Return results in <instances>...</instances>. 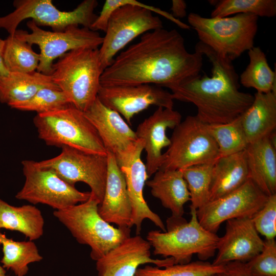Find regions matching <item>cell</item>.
<instances>
[{"mask_svg":"<svg viewBox=\"0 0 276 276\" xmlns=\"http://www.w3.org/2000/svg\"><path fill=\"white\" fill-rule=\"evenodd\" d=\"M245 265L252 276H276V241L264 240L261 251Z\"/></svg>","mask_w":276,"mask_h":276,"instance_id":"obj_36","label":"cell"},{"mask_svg":"<svg viewBox=\"0 0 276 276\" xmlns=\"http://www.w3.org/2000/svg\"><path fill=\"white\" fill-rule=\"evenodd\" d=\"M99 204L90 194L85 202L53 212L79 243L90 247V257L96 261L130 236V228L114 227L100 216Z\"/></svg>","mask_w":276,"mask_h":276,"instance_id":"obj_5","label":"cell"},{"mask_svg":"<svg viewBox=\"0 0 276 276\" xmlns=\"http://www.w3.org/2000/svg\"><path fill=\"white\" fill-rule=\"evenodd\" d=\"M181 121V116L178 111L159 107L138 125L135 132L137 138L144 143L145 166L148 177L160 168L164 160L162 150L170 144L167 130L173 129Z\"/></svg>","mask_w":276,"mask_h":276,"instance_id":"obj_19","label":"cell"},{"mask_svg":"<svg viewBox=\"0 0 276 276\" xmlns=\"http://www.w3.org/2000/svg\"><path fill=\"white\" fill-rule=\"evenodd\" d=\"M214 164L191 166L182 170L190 196V208L197 210L210 201Z\"/></svg>","mask_w":276,"mask_h":276,"instance_id":"obj_32","label":"cell"},{"mask_svg":"<svg viewBox=\"0 0 276 276\" xmlns=\"http://www.w3.org/2000/svg\"><path fill=\"white\" fill-rule=\"evenodd\" d=\"M187 4L182 0H173L171 10L172 16L175 18H182L187 15Z\"/></svg>","mask_w":276,"mask_h":276,"instance_id":"obj_39","label":"cell"},{"mask_svg":"<svg viewBox=\"0 0 276 276\" xmlns=\"http://www.w3.org/2000/svg\"><path fill=\"white\" fill-rule=\"evenodd\" d=\"M84 113L120 168L142 153L144 141L137 138L135 132L118 112L105 106L98 98Z\"/></svg>","mask_w":276,"mask_h":276,"instance_id":"obj_14","label":"cell"},{"mask_svg":"<svg viewBox=\"0 0 276 276\" xmlns=\"http://www.w3.org/2000/svg\"><path fill=\"white\" fill-rule=\"evenodd\" d=\"M97 5L96 0H84L73 10L65 11L57 9L51 0H15L14 10L0 17V28L13 35L22 21L31 18L38 26L50 27L55 31L74 25L90 29L97 17L94 12Z\"/></svg>","mask_w":276,"mask_h":276,"instance_id":"obj_10","label":"cell"},{"mask_svg":"<svg viewBox=\"0 0 276 276\" xmlns=\"http://www.w3.org/2000/svg\"><path fill=\"white\" fill-rule=\"evenodd\" d=\"M32 45L14 35L4 39L3 59L9 73H29L36 71L39 63V54Z\"/></svg>","mask_w":276,"mask_h":276,"instance_id":"obj_30","label":"cell"},{"mask_svg":"<svg viewBox=\"0 0 276 276\" xmlns=\"http://www.w3.org/2000/svg\"><path fill=\"white\" fill-rule=\"evenodd\" d=\"M33 123L38 137L48 146H68L87 153L107 154L95 127L84 112L72 105L60 110L37 113Z\"/></svg>","mask_w":276,"mask_h":276,"instance_id":"obj_6","label":"cell"},{"mask_svg":"<svg viewBox=\"0 0 276 276\" xmlns=\"http://www.w3.org/2000/svg\"><path fill=\"white\" fill-rule=\"evenodd\" d=\"M249 63L240 76L244 87L255 88L257 92L276 91V74L269 66L266 56L259 47L248 51Z\"/></svg>","mask_w":276,"mask_h":276,"instance_id":"obj_29","label":"cell"},{"mask_svg":"<svg viewBox=\"0 0 276 276\" xmlns=\"http://www.w3.org/2000/svg\"><path fill=\"white\" fill-rule=\"evenodd\" d=\"M211 276H218L217 275H211Z\"/></svg>","mask_w":276,"mask_h":276,"instance_id":"obj_42","label":"cell"},{"mask_svg":"<svg viewBox=\"0 0 276 276\" xmlns=\"http://www.w3.org/2000/svg\"><path fill=\"white\" fill-rule=\"evenodd\" d=\"M251 105L240 116L247 141L251 143L275 131L276 91L257 92Z\"/></svg>","mask_w":276,"mask_h":276,"instance_id":"obj_24","label":"cell"},{"mask_svg":"<svg viewBox=\"0 0 276 276\" xmlns=\"http://www.w3.org/2000/svg\"><path fill=\"white\" fill-rule=\"evenodd\" d=\"M238 14H251L259 17L276 15L275 0H221L216 2L211 17H224Z\"/></svg>","mask_w":276,"mask_h":276,"instance_id":"obj_34","label":"cell"},{"mask_svg":"<svg viewBox=\"0 0 276 276\" xmlns=\"http://www.w3.org/2000/svg\"><path fill=\"white\" fill-rule=\"evenodd\" d=\"M159 14L182 29L189 27L172 15L154 6L135 0H106L101 11L90 29L105 32L99 49L102 66L104 70L115 56L135 38L145 33L163 28Z\"/></svg>","mask_w":276,"mask_h":276,"instance_id":"obj_3","label":"cell"},{"mask_svg":"<svg viewBox=\"0 0 276 276\" xmlns=\"http://www.w3.org/2000/svg\"><path fill=\"white\" fill-rule=\"evenodd\" d=\"M146 183L152 195L172 213L170 218H183L184 205L190 200L187 184L181 170H158Z\"/></svg>","mask_w":276,"mask_h":276,"instance_id":"obj_23","label":"cell"},{"mask_svg":"<svg viewBox=\"0 0 276 276\" xmlns=\"http://www.w3.org/2000/svg\"><path fill=\"white\" fill-rule=\"evenodd\" d=\"M251 220L259 234L266 239L276 236V194L268 196L264 205L252 216Z\"/></svg>","mask_w":276,"mask_h":276,"instance_id":"obj_37","label":"cell"},{"mask_svg":"<svg viewBox=\"0 0 276 276\" xmlns=\"http://www.w3.org/2000/svg\"><path fill=\"white\" fill-rule=\"evenodd\" d=\"M240 116L227 123L208 124V130L218 146L219 157L242 151L248 145Z\"/></svg>","mask_w":276,"mask_h":276,"instance_id":"obj_31","label":"cell"},{"mask_svg":"<svg viewBox=\"0 0 276 276\" xmlns=\"http://www.w3.org/2000/svg\"><path fill=\"white\" fill-rule=\"evenodd\" d=\"M0 245L3 252L1 261L2 266L11 270L16 276H25L28 272L29 264L40 262L43 259L33 241H16L0 232Z\"/></svg>","mask_w":276,"mask_h":276,"instance_id":"obj_28","label":"cell"},{"mask_svg":"<svg viewBox=\"0 0 276 276\" xmlns=\"http://www.w3.org/2000/svg\"><path fill=\"white\" fill-rule=\"evenodd\" d=\"M57 156L40 162L37 165L54 171L62 180L75 186L82 182L90 188L91 195L101 203L104 195L108 158L107 155L87 153L68 147H61Z\"/></svg>","mask_w":276,"mask_h":276,"instance_id":"obj_13","label":"cell"},{"mask_svg":"<svg viewBox=\"0 0 276 276\" xmlns=\"http://www.w3.org/2000/svg\"><path fill=\"white\" fill-rule=\"evenodd\" d=\"M44 225L41 212L34 205L15 206L0 198V230L18 231L34 241L42 236Z\"/></svg>","mask_w":276,"mask_h":276,"instance_id":"obj_27","label":"cell"},{"mask_svg":"<svg viewBox=\"0 0 276 276\" xmlns=\"http://www.w3.org/2000/svg\"><path fill=\"white\" fill-rule=\"evenodd\" d=\"M103 71L99 49L81 48L58 58L49 75L71 105L85 112L97 98Z\"/></svg>","mask_w":276,"mask_h":276,"instance_id":"obj_4","label":"cell"},{"mask_svg":"<svg viewBox=\"0 0 276 276\" xmlns=\"http://www.w3.org/2000/svg\"><path fill=\"white\" fill-rule=\"evenodd\" d=\"M107 158L105 193L98 206L99 214L110 224L131 228L132 208L124 174L112 153L107 152Z\"/></svg>","mask_w":276,"mask_h":276,"instance_id":"obj_20","label":"cell"},{"mask_svg":"<svg viewBox=\"0 0 276 276\" xmlns=\"http://www.w3.org/2000/svg\"><path fill=\"white\" fill-rule=\"evenodd\" d=\"M268 196L249 178L237 189L210 200L196 210L200 224L216 234L221 224L237 218H250L264 205Z\"/></svg>","mask_w":276,"mask_h":276,"instance_id":"obj_15","label":"cell"},{"mask_svg":"<svg viewBox=\"0 0 276 276\" xmlns=\"http://www.w3.org/2000/svg\"><path fill=\"white\" fill-rule=\"evenodd\" d=\"M258 18L251 14L208 18L190 13L188 21L200 42L233 61L254 47Z\"/></svg>","mask_w":276,"mask_h":276,"instance_id":"obj_7","label":"cell"},{"mask_svg":"<svg viewBox=\"0 0 276 276\" xmlns=\"http://www.w3.org/2000/svg\"><path fill=\"white\" fill-rule=\"evenodd\" d=\"M70 105L67 98L58 86H50L40 89L30 99L14 109L35 111L37 114L60 110Z\"/></svg>","mask_w":276,"mask_h":276,"instance_id":"obj_35","label":"cell"},{"mask_svg":"<svg viewBox=\"0 0 276 276\" xmlns=\"http://www.w3.org/2000/svg\"><path fill=\"white\" fill-rule=\"evenodd\" d=\"M21 164L25 181L15 195L18 200L61 210L85 202L90 196V192L79 191L52 169L39 167L36 161L25 160Z\"/></svg>","mask_w":276,"mask_h":276,"instance_id":"obj_12","label":"cell"},{"mask_svg":"<svg viewBox=\"0 0 276 276\" xmlns=\"http://www.w3.org/2000/svg\"><path fill=\"white\" fill-rule=\"evenodd\" d=\"M195 49L211 63V76L199 74L167 88L174 100L194 104L197 109L196 116L205 124L233 121L251 105L254 95L239 90V77L229 58L200 41Z\"/></svg>","mask_w":276,"mask_h":276,"instance_id":"obj_2","label":"cell"},{"mask_svg":"<svg viewBox=\"0 0 276 276\" xmlns=\"http://www.w3.org/2000/svg\"><path fill=\"white\" fill-rule=\"evenodd\" d=\"M203 55L190 53L176 29L163 28L143 34L140 40L121 52L103 71L101 86L176 84L199 74Z\"/></svg>","mask_w":276,"mask_h":276,"instance_id":"obj_1","label":"cell"},{"mask_svg":"<svg viewBox=\"0 0 276 276\" xmlns=\"http://www.w3.org/2000/svg\"><path fill=\"white\" fill-rule=\"evenodd\" d=\"M248 179L245 150L219 157L213 166L210 201L237 189Z\"/></svg>","mask_w":276,"mask_h":276,"instance_id":"obj_25","label":"cell"},{"mask_svg":"<svg viewBox=\"0 0 276 276\" xmlns=\"http://www.w3.org/2000/svg\"><path fill=\"white\" fill-rule=\"evenodd\" d=\"M57 86L50 75L35 71L32 73H9L0 78V102L14 108L25 102L40 89Z\"/></svg>","mask_w":276,"mask_h":276,"instance_id":"obj_26","label":"cell"},{"mask_svg":"<svg viewBox=\"0 0 276 276\" xmlns=\"http://www.w3.org/2000/svg\"><path fill=\"white\" fill-rule=\"evenodd\" d=\"M0 276H9L6 274V271L5 270V268H3V266H2L0 265Z\"/></svg>","mask_w":276,"mask_h":276,"instance_id":"obj_41","label":"cell"},{"mask_svg":"<svg viewBox=\"0 0 276 276\" xmlns=\"http://www.w3.org/2000/svg\"><path fill=\"white\" fill-rule=\"evenodd\" d=\"M224 266V270L218 276H252L244 262H230Z\"/></svg>","mask_w":276,"mask_h":276,"instance_id":"obj_38","label":"cell"},{"mask_svg":"<svg viewBox=\"0 0 276 276\" xmlns=\"http://www.w3.org/2000/svg\"><path fill=\"white\" fill-rule=\"evenodd\" d=\"M31 31L17 30L14 35L31 44H36L40 50L38 72L49 75L54 61L69 51L81 49H98L103 37L97 31L86 27L71 26L59 31L42 29L33 20L27 23Z\"/></svg>","mask_w":276,"mask_h":276,"instance_id":"obj_11","label":"cell"},{"mask_svg":"<svg viewBox=\"0 0 276 276\" xmlns=\"http://www.w3.org/2000/svg\"><path fill=\"white\" fill-rule=\"evenodd\" d=\"M97 98L106 107L117 111L128 124L140 112L155 105L173 108L170 92L152 84L100 86Z\"/></svg>","mask_w":276,"mask_h":276,"instance_id":"obj_16","label":"cell"},{"mask_svg":"<svg viewBox=\"0 0 276 276\" xmlns=\"http://www.w3.org/2000/svg\"><path fill=\"white\" fill-rule=\"evenodd\" d=\"M263 244L251 218L228 220L224 235L219 238L212 264L224 266L233 261L246 263L261 251Z\"/></svg>","mask_w":276,"mask_h":276,"instance_id":"obj_18","label":"cell"},{"mask_svg":"<svg viewBox=\"0 0 276 276\" xmlns=\"http://www.w3.org/2000/svg\"><path fill=\"white\" fill-rule=\"evenodd\" d=\"M191 219L165 232L151 231L146 240L153 248V254L172 258L175 264L191 262L194 255L201 261L212 257L217 250L219 237L205 229L199 222L196 210L190 208Z\"/></svg>","mask_w":276,"mask_h":276,"instance_id":"obj_8","label":"cell"},{"mask_svg":"<svg viewBox=\"0 0 276 276\" xmlns=\"http://www.w3.org/2000/svg\"><path fill=\"white\" fill-rule=\"evenodd\" d=\"M151 247L140 235L127 237L96 261L98 276H134L141 265L152 264L163 268L175 264L172 258H152Z\"/></svg>","mask_w":276,"mask_h":276,"instance_id":"obj_17","label":"cell"},{"mask_svg":"<svg viewBox=\"0 0 276 276\" xmlns=\"http://www.w3.org/2000/svg\"><path fill=\"white\" fill-rule=\"evenodd\" d=\"M248 178L267 196L276 194V147L270 135L245 149Z\"/></svg>","mask_w":276,"mask_h":276,"instance_id":"obj_21","label":"cell"},{"mask_svg":"<svg viewBox=\"0 0 276 276\" xmlns=\"http://www.w3.org/2000/svg\"><path fill=\"white\" fill-rule=\"evenodd\" d=\"M224 270V266L215 265L205 261H196L163 267L147 265L139 268L134 276H211Z\"/></svg>","mask_w":276,"mask_h":276,"instance_id":"obj_33","label":"cell"},{"mask_svg":"<svg viewBox=\"0 0 276 276\" xmlns=\"http://www.w3.org/2000/svg\"><path fill=\"white\" fill-rule=\"evenodd\" d=\"M168 150L159 169L182 170L213 164L219 157L217 144L208 124L196 116H189L174 129ZM158 169V170H159Z\"/></svg>","mask_w":276,"mask_h":276,"instance_id":"obj_9","label":"cell"},{"mask_svg":"<svg viewBox=\"0 0 276 276\" xmlns=\"http://www.w3.org/2000/svg\"><path fill=\"white\" fill-rule=\"evenodd\" d=\"M141 155V153L137 154L130 163L120 168L125 177L132 208L131 226H135L136 235H139L143 221L148 219L165 232L166 229L162 220L150 209L144 197V185L149 177Z\"/></svg>","mask_w":276,"mask_h":276,"instance_id":"obj_22","label":"cell"},{"mask_svg":"<svg viewBox=\"0 0 276 276\" xmlns=\"http://www.w3.org/2000/svg\"><path fill=\"white\" fill-rule=\"evenodd\" d=\"M4 44V40L0 38V78L7 75L9 73L5 66L3 59Z\"/></svg>","mask_w":276,"mask_h":276,"instance_id":"obj_40","label":"cell"}]
</instances>
